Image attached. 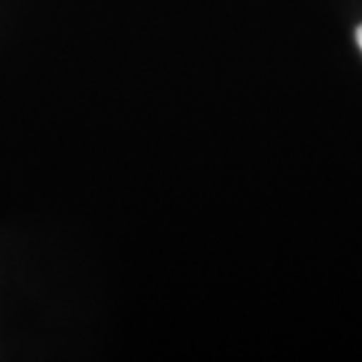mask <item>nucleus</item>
<instances>
[{
    "mask_svg": "<svg viewBox=\"0 0 362 362\" xmlns=\"http://www.w3.org/2000/svg\"><path fill=\"white\" fill-rule=\"evenodd\" d=\"M356 42H358V47H361L362 51V25L356 28Z\"/></svg>",
    "mask_w": 362,
    "mask_h": 362,
    "instance_id": "f257e3e1",
    "label": "nucleus"
}]
</instances>
